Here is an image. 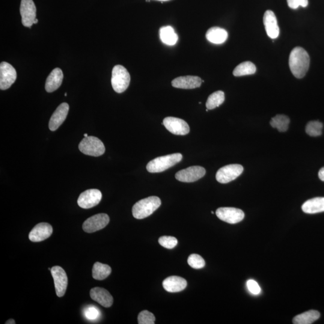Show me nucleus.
I'll return each mask as SVG.
<instances>
[{
  "label": "nucleus",
  "mask_w": 324,
  "mask_h": 324,
  "mask_svg": "<svg viewBox=\"0 0 324 324\" xmlns=\"http://www.w3.org/2000/svg\"><path fill=\"white\" fill-rule=\"evenodd\" d=\"M289 65L294 76L297 78H303L310 66V57L308 53L301 47H295L290 53Z\"/></svg>",
  "instance_id": "1"
},
{
  "label": "nucleus",
  "mask_w": 324,
  "mask_h": 324,
  "mask_svg": "<svg viewBox=\"0 0 324 324\" xmlns=\"http://www.w3.org/2000/svg\"><path fill=\"white\" fill-rule=\"evenodd\" d=\"M161 200L157 197H150L139 201L132 208L135 218L143 219L152 215L161 206Z\"/></svg>",
  "instance_id": "2"
},
{
  "label": "nucleus",
  "mask_w": 324,
  "mask_h": 324,
  "mask_svg": "<svg viewBox=\"0 0 324 324\" xmlns=\"http://www.w3.org/2000/svg\"><path fill=\"white\" fill-rule=\"evenodd\" d=\"M182 159V154L180 153H174L157 157L148 163L147 169L151 173L162 172L176 165L177 163L181 162Z\"/></svg>",
  "instance_id": "3"
},
{
  "label": "nucleus",
  "mask_w": 324,
  "mask_h": 324,
  "mask_svg": "<svg viewBox=\"0 0 324 324\" xmlns=\"http://www.w3.org/2000/svg\"><path fill=\"white\" fill-rule=\"evenodd\" d=\"M130 82V74L126 68L116 65L112 72L111 84L114 90L118 93H123L129 87Z\"/></svg>",
  "instance_id": "4"
},
{
  "label": "nucleus",
  "mask_w": 324,
  "mask_h": 324,
  "mask_svg": "<svg viewBox=\"0 0 324 324\" xmlns=\"http://www.w3.org/2000/svg\"><path fill=\"white\" fill-rule=\"evenodd\" d=\"M79 149L86 155L99 157L105 153V148L102 141L94 136H87L80 142Z\"/></svg>",
  "instance_id": "5"
},
{
  "label": "nucleus",
  "mask_w": 324,
  "mask_h": 324,
  "mask_svg": "<svg viewBox=\"0 0 324 324\" xmlns=\"http://www.w3.org/2000/svg\"><path fill=\"white\" fill-rule=\"evenodd\" d=\"M243 166L239 164H232L224 166L217 172L216 178L220 183L226 184L236 180L243 173Z\"/></svg>",
  "instance_id": "6"
},
{
  "label": "nucleus",
  "mask_w": 324,
  "mask_h": 324,
  "mask_svg": "<svg viewBox=\"0 0 324 324\" xmlns=\"http://www.w3.org/2000/svg\"><path fill=\"white\" fill-rule=\"evenodd\" d=\"M206 173V169L202 166H193L178 171L175 178L181 182L192 183L201 179Z\"/></svg>",
  "instance_id": "7"
},
{
  "label": "nucleus",
  "mask_w": 324,
  "mask_h": 324,
  "mask_svg": "<svg viewBox=\"0 0 324 324\" xmlns=\"http://www.w3.org/2000/svg\"><path fill=\"white\" fill-rule=\"evenodd\" d=\"M17 78L16 71L7 62H1L0 64V89L7 90L15 82Z\"/></svg>",
  "instance_id": "8"
},
{
  "label": "nucleus",
  "mask_w": 324,
  "mask_h": 324,
  "mask_svg": "<svg viewBox=\"0 0 324 324\" xmlns=\"http://www.w3.org/2000/svg\"><path fill=\"white\" fill-rule=\"evenodd\" d=\"M216 215L221 221L230 224H236L245 218L242 210L233 207H221L216 210Z\"/></svg>",
  "instance_id": "9"
},
{
  "label": "nucleus",
  "mask_w": 324,
  "mask_h": 324,
  "mask_svg": "<svg viewBox=\"0 0 324 324\" xmlns=\"http://www.w3.org/2000/svg\"><path fill=\"white\" fill-rule=\"evenodd\" d=\"M22 23L26 27L31 28L36 19V7L32 0H21L20 7Z\"/></svg>",
  "instance_id": "10"
},
{
  "label": "nucleus",
  "mask_w": 324,
  "mask_h": 324,
  "mask_svg": "<svg viewBox=\"0 0 324 324\" xmlns=\"http://www.w3.org/2000/svg\"><path fill=\"white\" fill-rule=\"evenodd\" d=\"M109 223V218L106 214H98L86 220L83 224L82 229L86 233H93L102 230Z\"/></svg>",
  "instance_id": "11"
},
{
  "label": "nucleus",
  "mask_w": 324,
  "mask_h": 324,
  "mask_svg": "<svg viewBox=\"0 0 324 324\" xmlns=\"http://www.w3.org/2000/svg\"><path fill=\"white\" fill-rule=\"evenodd\" d=\"M102 193L98 189H89L79 195L78 204L84 209H91L97 206L102 200Z\"/></svg>",
  "instance_id": "12"
},
{
  "label": "nucleus",
  "mask_w": 324,
  "mask_h": 324,
  "mask_svg": "<svg viewBox=\"0 0 324 324\" xmlns=\"http://www.w3.org/2000/svg\"><path fill=\"white\" fill-rule=\"evenodd\" d=\"M50 272L54 281L56 296L58 297H63L66 293L68 285L66 273L59 266L53 267Z\"/></svg>",
  "instance_id": "13"
},
{
  "label": "nucleus",
  "mask_w": 324,
  "mask_h": 324,
  "mask_svg": "<svg viewBox=\"0 0 324 324\" xmlns=\"http://www.w3.org/2000/svg\"><path fill=\"white\" fill-rule=\"evenodd\" d=\"M163 124L166 129L176 135H186L190 132L188 124L182 119L169 117L163 120Z\"/></svg>",
  "instance_id": "14"
},
{
  "label": "nucleus",
  "mask_w": 324,
  "mask_h": 324,
  "mask_svg": "<svg viewBox=\"0 0 324 324\" xmlns=\"http://www.w3.org/2000/svg\"><path fill=\"white\" fill-rule=\"evenodd\" d=\"M53 233L52 226L47 223H40L35 225L29 234V239L32 242H40L48 239Z\"/></svg>",
  "instance_id": "15"
},
{
  "label": "nucleus",
  "mask_w": 324,
  "mask_h": 324,
  "mask_svg": "<svg viewBox=\"0 0 324 324\" xmlns=\"http://www.w3.org/2000/svg\"><path fill=\"white\" fill-rule=\"evenodd\" d=\"M69 111V106L67 103H62L58 106L49 120V128L51 131L57 130L58 127L63 123Z\"/></svg>",
  "instance_id": "16"
},
{
  "label": "nucleus",
  "mask_w": 324,
  "mask_h": 324,
  "mask_svg": "<svg viewBox=\"0 0 324 324\" xmlns=\"http://www.w3.org/2000/svg\"><path fill=\"white\" fill-rule=\"evenodd\" d=\"M264 26L267 35L273 39L278 38L279 35V26L275 14L272 10H267L263 17Z\"/></svg>",
  "instance_id": "17"
},
{
  "label": "nucleus",
  "mask_w": 324,
  "mask_h": 324,
  "mask_svg": "<svg viewBox=\"0 0 324 324\" xmlns=\"http://www.w3.org/2000/svg\"><path fill=\"white\" fill-rule=\"evenodd\" d=\"M202 79L196 76H180L172 81V85L175 88L181 89H194L200 87Z\"/></svg>",
  "instance_id": "18"
},
{
  "label": "nucleus",
  "mask_w": 324,
  "mask_h": 324,
  "mask_svg": "<svg viewBox=\"0 0 324 324\" xmlns=\"http://www.w3.org/2000/svg\"><path fill=\"white\" fill-rule=\"evenodd\" d=\"M90 297L94 301L99 303L104 308H110L113 304L114 299L108 291L104 288L96 287L90 291Z\"/></svg>",
  "instance_id": "19"
},
{
  "label": "nucleus",
  "mask_w": 324,
  "mask_h": 324,
  "mask_svg": "<svg viewBox=\"0 0 324 324\" xmlns=\"http://www.w3.org/2000/svg\"><path fill=\"white\" fill-rule=\"evenodd\" d=\"M163 287L169 293H178L183 291L187 287V281L178 276H170L163 282Z\"/></svg>",
  "instance_id": "20"
},
{
  "label": "nucleus",
  "mask_w": 324,
  "mask_h": 324,
  "mask_svg": "<svg viewBox=\"0 0 324 324\" xmlns=\"http://www.w3.org/2000/svg\"><path fill=\"white\" fill-rule=\"evenodd\" d=\"M62 79H63V73L59 68H55L47 77L45 89L48 93H52L60 87Z\"/></svg>",
  "instance_id": "21"
},
{
  "label": "nucleus",
  "mask_w": 324,
  "mask_h": 324,
  "mask_svg": "<svg viewBox=\"0 0 324 324\" xmlns=\"http://www.w3.org/2000/svg\"><path fill=\"white\" fill-rule=\"evenodd\" d=\"M228 37V32L225 29L214 26L207 31L206 38L210 42L214 44H222L225 42Z\"/></svg>",
  "instance_id": "22"
},
{
  "label": "nucleus",
  "mask_w": 324,
  "mask_h": 324,
  "mask_svg": "<svg viewBox=\"0 0 324 324\" xmlns=\"http://www.w3.org/2000/svg\"><path fill=\"white\" fill-rule=\"evenodd\" d=\"M302 210L308 214L324 212V197H317L306 201L302 207Z\"/></svg>",
  "instance_id": "23"
},
{
  "label": "nucleus",
  "mask_w": 324,
  "mask_h": 324,
  "mask_svg": "<svg viewBox=\"0 0 324 324\" xmlns=\"http://www.w3.org/2000/svg\"><path fill=\"white\" fill-rule=\"evenodd\" d=\"M160 38L162 42L169 46H173L178 41V35L171 26H162L160 29Z\"/></svg>",
  "instance_id": "24"
},
{
  "label": "nucleus",
  "mask_w": 324,
  "mask_h": 324,
  "mask_svg": "<svg viewBox=\"0 0 324 324\" xmlns=\"http://www.w3.org/2000/svg\"><path fill=\"white\" fill-rule=\"evenodd\" d=\"M320 314L317 311H309L297 315L293 319L294 324H311L319 319Z\"/></svg>",
  "instance_id": "25"
},
{
  "label": "nucleus",
  "mask_w": 324,
  "mask_h": 324,
  "mask_svg": "<svg viewBox=\"0 0 324 324\" xmlns=\"http://www.w3.org/2000/svg\"><path fill=\"white\" fill-rule=\"evenodd\" d=\"M111 272V267L106 265V264L97 262L94 264L92 275L96 280L102 281L108 278Z\"/></svg>",
  "instance_id": "26"
},
{
  "label": "nucleus",
  "mask_w": 324,
  "mask_h": 324,
  "mask_svg": "<svg viewBox=\"0 0 324 324\" xmlns=\"http://www.w3.org/2000/svg\"><path fill=\"white\" fill-rule=\"evenodd\" d=\"M257 71L255 65L251 61H245L238 65L233 71L235 76H243L252 75Z\"/></svg>",
  "instance_id": "27"
},
{
  "label": "nucleus",
  "mask_w": 324,
  "mask_h": 324,
  "mask_svg": "<svg viewBox=\"0 0 324 324\" xmlns=\"http://www.w3.org/2000/svg\"><path fill=\"white\" fill-rule=\"evenodd\" d=\"M290 123V119L285 115H277L272 118L270 124L273 128H276L279 132L287 131Z\"/></svg>",
  "instance_id": "28"
},
{
  "label": "nucleus",
  "mask_w": 324,
  "mask_h": 324,
  "mask_svg": "<svg viewBox=\"0 0 324 324\" xmlns=\"http://www.w3.org/2000/svg\"><path fill=\"white\" fill-rule=\"evenodd\" d=\"M225 101V93L222 91H218L210 95L208 98L206 107L209 110L215 109L221 106Z\"/></svg>",
  "instance_id": "29"
},
{
  "label": "nucleus",
  "mask_w": 324,
  "mask_h": 324,
  "mask_svg": "<svg viewBox=\"0 0 324 324\" xmlns=\"http://www.w3.org/2000/svg\"><path fill=\"white\" fill-rule=\"evenodd\" d=\"M323 124L318 121L309 122L306 127V132L307 134L313 137H317L322 135Z\"/></svg>",
  "instance_id": "30"
},
{
  "label": "nucleus",
  "mask_w": 324,
  "mask_h": 324,
  "mask_svg": "<svg viewBox=\"0 0 324 324\" xmlns=\"http://www.w3.org/2000/svg\"><path fill=\"white\" fill-rule=\"evenodd\" d=\"M189 265L193 269H201L206 266V262L203 257L198 254L190 255L187 260Z\"/></svg>",
  "instance_id": "31"
},
{
  "label": "nucleus",
  "mask_w": 324,
  "mask_h": 324,
  "mask_svg": "<svg viewBox=\"0 0 324 324\" xmlns=\"http://www.w3.org/2000/svg\"><path fill=\"white\" fill-rule=\"evenodd\" d=\"M138 320L139 324H154L156 318L151 312L144 311L139 314Z\"/></svg>",
  "instance_id": "32"
},
{
  "label": "nucleus",
  "mask_w": 324,
  "mask_h": 324,
  "mask_svg": "<svg viewBox=\"0 0 324 324\" xmlns=\"http://www.w3.org/2000/svg\"><path fill=\"white\" fill-rule=\"evenodd\" d=\"M160 245L168 249H174L177 245L178 240L176 238L171 236H163L159 239Z\"/></svg>",
  "instance_id": "33"
},
{
  "label": "nucleus",
  "mask_w": 324,
  "mask_h": 324,
  "mask_svg": "<svg viewBox=\"0 0 324 324\" xmlns=\"http://www.w3.org/2000/svg\"><path fill=\"white\" fill-rule=\"evenodd\" d=\"M288 5L293 9H297L300 6L303 7H307L308 5V0H287Z\"/></svg>",
  "instance_id": "34"
},
{
  "label": "nucleus",
  "mask_w": 324,
  "mask_h": 324,
  "mask_svg": "<svg viewBox=\"0 0 324 324\" xmlns=\"http://www.w3.org/2000/svg\"><path fill=\"white\" fill-rule=\"evenodd\" d=\"M85 316L87 319L94 320L99 316V312L95 307H88L85 309L84 312Z\"/></svg>",
  "instance_id": "35"
},
{
  "label": "nucleus",
  "mask_w": 324,
  "mask_h": 324,
  "mask_svg": "<svg viewBox=\"0 0 324 324\" xmlns=\"http://www.w3.org/2000/svg\"><path fill=\"white\" fill-rule=\"evenodd\" d=\"M248 290L254 295H258L261 293V288L257 282L254 280H249L247 282Z\"/></svg>",
  "instance_id": "36"
},
{
  "label": "nucleus",
  "mask_w": 324,
  "mask_h": 324,
  "mask_svg": "<svg viewBox=\"0 0 324 324\" xmlns=\"http://www.w3.org/2000/svg\"><path fill=\"white\" fill-rule=\"evenodd\" d=\"M318 176H319L320 179L324 182V167L320 169Z\"/></svg>",
  "instance_id": "37"
},
{
  "label": "nucleus",
  "mask_w": 324,
  "mask_h": 324,
  "mask_svg": "<svg viewBox=\"0 0 324 324\" xmlns=\"http://www.w3.org/2000/svg\"><path fill=\"white\" fill-rule=\"evenodd\" d=\"M16 324L15 321H14L13 319L8 320V321H6V323H5V324Z\"/></svg>",
  "instance_id": "38"
},
{
  "label": "nucleus",
  "mask_w": 324,
  "mask_h": 324,
  "mask_svg": "<svg viewBox=\"0 0 324 324\" xmlns=\"http://www.w3.org/2000/svg\"><path fill=\"white\" fill-rule=\"evenodd\" d=\"M38 23V19H35L34 22V24H35V23Z\"/></svg>",
  "instance_id": "39"
},
{
  "label": "nucleus",
  "mask_w": 324,
  "mask_h": 324,
  "mask_svg": "<svg viewBox=\"0 0 324 324\" xmlns=\"http://www.w3.org/2000/svg\"><path fill=\"white\" fill-rule=\"evenodd\" d=\"M157 1H169V0H157Z\"/></svg>",
  "instance_id": "40"
},
{
  "label": "nucleus",
  "mask_w": 324,
  "mask_h": 324,
  "mask_svg": "<svg viewBox=\"0 0 324 324\" xmlns=\"http://www.w3.org/2000/svg\"><path fill=\"white\" fill-rule=\"evenodd\" d=\"M84 137H87V136H88L87 133H85V134L84 135Z\"/></svg>",
  "instance_id": "41"
},
{
  "label": "nucleus",
  "mask_w": 324,
  "mask_h": 324,
  "mask_svg": "<svg viewBox=\"0 0 324 324\" xmlns=\"http://www.w3.org/2000/svg\"><path fill=\"white\" fill-rule=\"evenodd\" d=\"M64 96H67V93H65Z\"/></svg>",
  "instance_id": "42"
}]
</instances>
